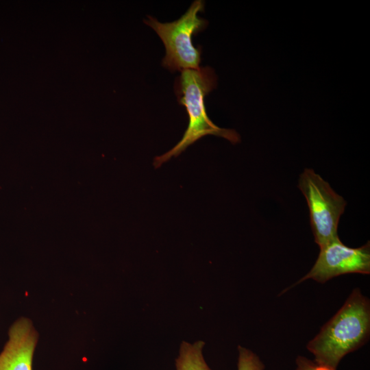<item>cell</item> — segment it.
I'll return each instance as SVG.
<instances>
[{
	"label": "cell",
	"instance_id": "cell-8",
	"mask_svg": "<svg viewBox=\"0 0 370 370\" xmlns=\"http://www.w3.org/2000/svg\"><path fill=\"white\" fill-rule=\"evenodd\" d=\"M238 349V370H264V364L256 354L241 346Z\"/></svg>",
	"mask_w": 370,
	"mask_h": 370
},
{
	"label": "cell",
	"instance_id": "cell-2",
	"mask_svg": "<svg viewBox=\"0 0 370 370\" xmlns=\"http://www.w3.org/2000/svg\"><path fill=\"white\" fill-rule=\"evenodd\" d=\"M217 79L214 70L209 66L184 70L176 78L175 92L178 103L186 110L188 125L182 139L171 149L154 158L155 168L172 157L178 156L188 146L207 135L223 137L234 144L239 142L240 136L236 131L218 127L207 115L204 99L216 88Z\"/></svg>",
	"mask_w": 370,
	"mask_h": 370
},
{
	"label": "cell",
	"instance_id": "cell-7",
	"mask_svg": "<svg viewBox=\"0 0 370 370\" xmlns=\"http://www.w3.org/2000/svg\"><path fill=\"white\" fill-rule=\"evenodd\" d=\"M204 345L202 341L194 343L182 341L175 359L176 370H211L203 356Z\"/></svg>",
	"mask_w": 370,
	"mask_h": 370
},
{
	"label": "cell",
	"instance_id": "cell-3",
	"mask_svg": "<svg viewBox=\"0 0 370 370\" xmlns=\"http://www.w3.org/2000/svg\"><path fill=\"white\" fill-rule=\"evenodd\" d=\"M204 10V2L195 0L180 18L173 22L160 23L151 16L144 20L164 45L166 54L162 61L164 68L172 72L199 68L201 48L193 45L192 37L208 25V21L198 16Z\"/></svg>",
	"mask_w": 370,
	"mask_h": 370
},
{
	"label": "cell",
	"instance_id": "cell-9",
	"mask_svg": "<svg viewBox=\"0 0 370 370\" xmlns=\"http://www.w3.org/2000/svg\"><path fill=\"white\" fill-rule=\"evenodd\" d=\"M296 370H330L317 365L304 356H298L296 359Z\"/></svg>",
	"mask_w": 370,
	"mask_h": 370
},
{
	"label": "cell",
	"instance_id": "cell-4",
	"mask_svg": "<svg viewBox=\"0 0 370 370\" xmlns=\"http://www.w3.org/2000/svg\"><path fill=\"white\" fill-rule=\"evenodd\" d=\"M298 187L306 199L316 243L321 248L339 238L337 230L347 204L345 199L311 169L300 175Z\"/></svg>",
	"mask_w": 370,
	"mask_h": 370
},
{
	"label": "cell",
	"instance_id": "cell-5",
	"mask_svg": "<svg viewBox=\"0 0 370 370\" xmlns=\"http://www.w3.org/2000/svg\"><path fill=\"white\" fill-rule=\"evenodd\" d=\"M369 273V242L362 247L352 248L338 238L320 248L314 266L296 284L308 279L324 283L343 274Z\"/></svg>",
	"mask_w": 370,
	"mask_h": 370
},
{
	"label": "cell",
	"instance_id": "cell-1",
	"mask_svg": "<svg viewBox=\"0 0 370 370\" xmlns=\"http://www.w3.org/2000/svg\"><path fill=\"white\" fill-rule=\"evenodd\" d=\"M370 331L369 299L354 289L336 314L307 345L314 362L336 370L341 359L363 345Z\"/></svg>",
	"mask_w": 370,
	"mask_h": 370
},
{
	"label": "cell",
	"instance_id": "cell-6",
	"mask_svg": "<svg viewBox=\"0 0 370 370\" xmlns=\"http://www.w3.org/2000/svg\"><path fill=\"white\" fill-rule=\"evenodd\" d=\"M39 333L32 319L17 318L9 327L8 339L0 352V370H32Z\"/></svg>",
	"mask_w": 370,
	"mask_h": 370
}]
</instances>
